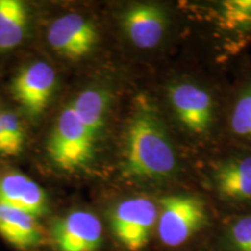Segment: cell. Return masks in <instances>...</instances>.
Masks as SVG:
<instances>
[{"mask_svg":"<svg viewBox=\"0 0 251 251\" xmlns=\"http://www.w3.org/2000/svg\"><path fill=\"white\" fill-rule=\"evenodd\" d=\"M99 143L69 105L59 114L49 136L47 150L50 159L59 169L77 171L94 162Z\"/></svg>","mask_w":251,"mask_h":251,"instance_id":"obj_9","label":"cell"},{"mask_svg":"<svg viewBox=\"0 0 251 251\" xmlns=\"http://www.w3.org/2000/svg\"><path fill=\"white\" fill-rule=\"evenodd\" d=\"M188 28L208 37L215 59L224 63L251 43V0L179 1Z\"/></svg>","mask_w":251,"mask_h":251,"instance_id":"obj_6","label":"cell"},{"mask_svg":"<svg viewBox=\"0 0 251 251\" xmlns=\"http://www.w3.org/2000/svg\"><path fill=\"white\" fill-rule=\"evenodd\" d=\"M115 100L114 87L107 84H94L80 91L70 107L94 139L101 142L107 131Z\"/></svg>","mask_w":251,"mask_h":251,"instance_id":"obj_12","label":"cell"},{"mask_svg":"<svg viewBox=\"0 0 251 251\" xmlns=\"http://www.w3.org/2000/svg\"><path fill=\"white\" fill-rule=\"evenodd\" d=\"M28 11L20 0H0V51H8L23 42L27 33Z\"/></svg>","mask_w":251,"mask_h":251,"instance_id":"obj_17","label":"cell"},{"mask_svg":"<svg viewBox=\"0 0 251 251\" xmlns=\"http://www.w3.org/2000/svg\"><path fill=\"white\" fill-rule=\"evenodd\" d=\"M118 29L131 48L141 52L166 51L190 35L187 18L179 1H135L115 15Z\"/></svg>","mask_w":251,"mask_h":251,"instance_id":"obj_5","label":"cell"},{"mask_svg":"<svg viewBox=\"0 0 251 251\" xmlns=\"http://www.w3.org/2000/svg\"><path fill=\"white\" fill-rule=\"evenodd\" d=\"M47 39L58 55L77 61L94 51L100 34L91 19L79 13H68L52 21Z\"/></svg>","mask_w":251,"mask_h":251,"instance_id":"obj_10","label":"cell"},{"mask_svg":"<svg viewBox=\"0 0 251 251\" xmlns=\"http://www.w3.org/2000/svg\"><path fill=\"white\" fill-rule=\"evenodd\" d=\"M99 214L112 250L151 251L158 218V196L131 191L109 200Z\"/></svg>","mask_w":251,"mask_h":251,"instance_id":"obj_7","label":"cell"},{"mask_svg":"<svg viewBox=\"0 0 251 251\" xmlns=\"http://www.w3.org/2000/svg\"><path fill=\"white\" fill-rule=\"evenodd\" d=\"M0 202L37 220L50 214V200L45 188L19 172H9L0 177Z\"/></svg>","mask_w":251,"mask_h":251,"instance_id":"obj_15","label":"cell"},{"mask_svg":"<svg viewBox=\"0 0 251 251\" xmlns=\"http://www.w3.org/2000/svg\"><path fill=\"white\" fill-rule=\"evenodd\" d=\"M115 171L121 184L155 196L194 187L192 161L151 91H139L128 102L118 130Z\"/></svg>","mask_w":251,"mask_h":251,"instance_id":"obj_1","label":"cell"},{"mask_svg":"<svg viewBox=\"0 0 251 251\" xmlns=\"http://www.w3.org/2000/svg\"><path fill=\"white\" fill-rule=\"evenodd\" d=\"M0 127L9 144L19 155L25 144V130L20 119L12 112H0Z\"/></svg>","mask_w":251,"mask_h":251,"instance_id":"obj_18","label":"cell"},{"mask_svg":"<svg viewBox=\"0 0 251 251\" xmlns=\"http://www.w3.org/2000/svg\"><path fill=\"white\" fill-rule=\"evenodd\" d=\"M228 91V81L196 58L176 56L153 92L191 161L224 143Z\"/></svg>","mask_w":251,"mask_h":251,"instance_id":"obj_2","label":"cell"},{"mask_svg":"<svg viewBox=\"0 0 251 251\" xmlns=\"http://www.w3.org/2000/svg\"><path fill=\"white\" fill-rule=\"evenodd\" d=\"M0 155L4 156H18V153L15 152L13 147L9 144L7 139L5 137L4 133H2L1 127H0Z\"/></svg>","mask_w":251,"mask_h":251,"instance_id":"obj_19","label":"cell"},{"mask_svg":"<svg viewBox=\"0 0 251 251\" xmlns=\"http://www.w3.org/2000/svg\"><path fill=\"white\" fill-rule=\"evenodd\" d=\"M0 237L17 251L48 249L46 228L40 220L0 202Z\"/></svg>","mask_w":251,"mask_h":251,"instance_id":"obj_14","label":"cell"},{"mask_svg":"<svg viewBox=\"0 0 251 251\" xmlns=\"http://www.w3.org/2000/svg\"><path fill=\"white\" fill-rule=\"evenodd\" d=\"M46 230L51 251H106L111 248L99 212L87 207H75L56 215Z\"/></svg>","mask_w":251,"mask_h":251,"instance_id":"obj_8","label":"cell"},{"mask_svg":"<svg viewBox=\"0 0 251 251\" xmlns=\"http://www.w3.org/2000/svg\"><path fill=\"white\" fill-rule=\"evenodd\" d=\"M219 218L220 213L197 187L159 194L151 251H199Z\"/></svg>","mask_w":251,"mask_h":251,"instance_id":"obj_4","label":"cell"},{"mask_svg":"<svg viewBox=\"0 0 251 251\" xmlns=\"http://www.w3.org/2000/svg\"><path fill=\"white\" fill-rule=\"evenodd\" d=\"M199 251H251V211L220 215Z\"/></svg>","mask_w":251,"mask_h":251,"instance_id":"obj_16","label":"cell"},{"mask_svg":"<svg viewBox=\"0 0 251 251\" xmlns=\"http://www.w3.org/2000/svg\"><path fill=\"white\" fill-rule=\"evenodd\" d=\"M224 139L251 149V72L229 83Z\"/></svg>","mask_w":251,"mask_h":251,"instance_id":"obj_13","label":"cell"},{"mask_svg":"<svg viewBox=\"0 0 251 251\" xmlns=\"http://www.w3.org/2000/svg\"><path fill=\"white\" fill-rule=\"evenodd\" d=\"M56 71L45 62H34L21 69L12 83L14 99L25 112L37 117L48 107L56 86Z\"/></svg>","mask_w":251,"mask_h":251,"instance_id":"obj_11","label":"cell"},{"mask_svg":"<svg viewBox=\"0 0 251 251\" xmlns=\"http://www.w3.org/2000/svg\"><path fill=\"white\" fill-rule=\"evenodd\" d=\"M192 177L220 215L251 211V149L224 142L193 159Z\"/></svg>","mask_w":251,"mask_h":251,"instance_id":"obj_3","label":"cell"}]
</instances>
